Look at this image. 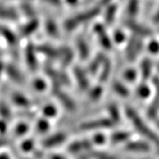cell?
<instances>
[{
	"mask_svg": "<svg viewBox=\"0 0 159 159\" xmlns=\"http://www.w3.org/2000/svg\"><path fill=\"white\" fill-rule=\"evenodd\" d=\"M157 152H158V153H159V149H158V151H157Z\"/></svg>",
	"mask_w": 159,
	"mask_h": 159,
	"instance_id": "f6af8a7d",
	"label": "cell"
},
{
	"mask_svg": "<svg viewBox=\"0 0 159 159\" xmlns=\"http://www.w3.org/2000/svg\"><path fill=\"white\" fill-rule=\"evenodd\" d=\"M100 11L101 9L99 7H93V8H91L90 10L86 11L79 13L75 16L71 17L65 21V30H68V31L75 30V28L84 24V22H87V21L95 18L100 13Z\"/></svg>",
	"mask_w": 159,
	"mask_h": 159,
	"instance_id": "7a4b0ae2",
	"label": "cell"
},
{
	"mask_svg": "<svg viewBox=\"0 0 159 159\" xmlns=\"http://www.w3.org/2000/svg\"><path fill=\"white\" fill-rule=\"evenodd\" d=\"M76 1H77V0H67V2H68V3H70V4H74V3L76 2Z\"/></svg>",
	"mask_w": 159,
	"mask_h": 159,
	"instance_id": "7bdbcfd3",
	"label": "cell"
},
{
	"mask_svg": "<svg viewBox=\"0 0 159 159\" xmlns=\"http://www.w3.org/2000/svg\"><path fill=\"white\" fill-rule=\"evenodd\" d=\"M46 30L50 34V36H52V37L58 36V29H57V26L55 25L54 21L48 20L46 22Z\"/></svg>",
	"mask_w": 159,
	"mask_h": 159,
	"instance_id": "603a6c76",
	"label": "cell"
},
{
	"mask_svg": "<svg viewBox=\"0 0 159 159\" xmlns=\"http://www.w3.org/2000/svg\"><path fill=\"white\" fill-rule=\"evenodd\" d=\"M148 50H149V52H151L152 54H157L159 52V43L157 41H152V42H149V46H148Z\"/></svg>",
	"mask_w": 159,
	"mask_h": 159,
	"instance_id": "f546056e",
	"label": "cell"
},
{
	"mask_svg": "<svg viewBox=\"0 0 159 159\" xmlns=\"http://www.w3.org/2000/svg\"><path fill=\"white\" fill-rule=\"evenodd\" d=\"M157 127H158V128H159V120H158V121H157Z\"/></svg>",
	"mask_w": 159,
	"mask_h": 159,
	"instance_id": "ee69618b",
	"label": "cell"
},
{
	"mask_svg": "<svg viewBox=\"0 0 159 159\" xmlns=\"http://www.w3.org/2000/svg\"><path fill=\"white\" fill-rule=\"evenodd\" d=\"M54 93L56 98L61 102V103L68 110H74L75 109V104L74 102L71 99L69 96H67L64 92H63L59 88L56 87L54 89Z\"/></svg>",
	"mask_w": 159,
	"mask_h": 159,
	"instance_id": "ba28073f",
	"label": "cell"
},
{
	"mask_svg": "<svg viewBox=\"0 0 159 159\" xmlns=\"http://www.w3.org/2000/svg\"><path fill=\"white\" fill-rule=\"evenodd\" d=\"M74 75L75 78L77 81L78 84L80 85V88L81 89H86L89 87V80L86 77V75L84 74V71L78 67H75L74 70Z\"/></svg>",
	"mask_w": 159,
	"mask_h": 159,
	"instance_id": "4fadbf2b",
	"label": "cell"
},
{
	"mask_svg": "<svg viewBox=\"0 0 159 159\" xmlns=\"http://www.w3.org/2000/svg\"><path fill=\"white\" fill-rule=\"evenodd\" d=\"M13 101H14L16 104L20 105V106H26V105L29 104V101H28V99H26L25 97L20 94H17L16 95V96H14Z\"/></svg>",
	"mask_w": 159,
	"mask_h": 159,
	"instance_id": "4dcf8cb0",
	"label": "cell"
},
{
	"mask_svg": "<svg viewBox=\"0 0 159 159\" xmlns=\"http://www.w3.org/2000/svg\"><path fill=\"white\" fill-rule=\"evenodd\" d=\"M141 76L144 80L149 79L152 72V62L150 59H144L140 65Z\"/></svg>",
	"mask_w": 159,
	"mask_h": 159,
	"instance_id": "9a60e30c",
	"label": "cell"
},
{
	"mask_svg": "<svg viewBox=\"0 0 159 159\" xmlns=\"http://www.w3.org/2000/svg\"><path fill=\"white\" fill-rule=\"evenodd\" d=\"M125 112L127 117L129 119L130 121L132 122L135 129L138 131L140 134L145 136L147 139H149L150 141L159 146V137L147 126V124L140 117V115L136 113V111L132 107H127Z\"/></svg>",
	"mask_w": 159,
	"mask_h": 159,
	"instance_id": "6da1fadb",
	"label": "cell"
},
{
	"mask_svg": "<svg viewBox=\"0 0 159 159\" xmlns=\"http://www.w3.org/2000/svg\"><path fill=\"white\" fill-rule=\"evenodd\" d=\"M50 159H66V158H65L64 157H63V156H61V155L54 154L50 156Z\"/></svg>",
	"mask_w": 159,
	"mask_h": 159,
	"instance_id": "ab89813d",
	"label": "cell"
},
{
	"mask_svg": "<svg viewBox=\"0 0 159 159\" xmlns=\"http://www.w3.org/2000/svg\"><path fill=\"white\" fill-rule=\"evenodd\" d=\"M66 138H67L66 134H64L63 132H58V133L51 135L49 137L45 139L42 141V144L46 148H53V147L58 146V145L64 142Z\"/></svg>",
	"mask_w": 159,
	"mask_h": 159,
	"instance_id": "52a82bcc",
	"label": "cell"
},
{
	"mask_svg": "<svg viewBox=\"0 0 159 159\" xmlns=\"http://www.w3.org/2000/svg\"><path fill=\"white\" fill-rule=\"evenodd\" d=\"M125 77L127 78V80H134L135 78H136V72H135L133 70H129L125 73Z\"/></svg>",
	"mask_w": 159,
	"mask_h": 159,
	"instance_id": "d590c367",
	"label": "cell"
},
{
	"mask_svg": "<svg viewBox=\"0 0 159 159\" xmlns=\"http://www.w3.org/2000/svg\"><path fill=\"white\" fill-rule=\"evenodd\" d=\"M116 6L115 5H111L109 8L107 9V12H106V16H105V20L107 25H111L113 22L114 19L115 17V14H116Z\"/></svg>",
	"mask_w": 159,
	"mask_h": 159,
	"instance_id": "7402d4cb",
	"label": "cell"
},
{
	"mask_svg": "<svg viewBox=\"0 0 159 159\" xmlns=\"http://www.w3.org/2000/svg\"><path fill=\"white\" fill-rule=\"evenodd\" d=\"M114 122L111 119H98L96 120L85 122L80 124L79 129L81 131H91V130L104 129V128H110L113 127Z\"/></svg>",
	"mask_w": 159,
	"mask_h": 159,
	"instance_id": "3957f363",
	"label": "cell"
},
{
	"mask_svg": "<svg viewBox=\"0 0 159 159\" xmlns=\"http://www.w3.org/2000/svg\"><path fill=\"white\" fill-rule=\"evenodd\" d=\"M22 149L23 150L25 151H30L33 149V147H34V142L32 141L31 140H25V142L22 144Z\"/></svg>",
	"mask_w": 159,
	"mask_h": 159,
	"instance_id": "836d02e7",
	"label": "cell"
},
{
	"mask_svg": "<svg viewBox=\"0 0 159 159\" xmlns=\"http://www.w3.org/2000/svg\"><path fill=\"white\" fill-rule=\"evenodd\" d=\"M93 141L97 144H102L105 141V137L102 134H98L93 137Z\"/></svg>",
	"mask_w": 159,
	"mask_h": 159,
	"instance_id": "8d00e7d4",
	"label": "cell"
},
{
	"mask_svg": "<svg viewBox=\"0 0 159 159\" xmlns=\"http://www.w3.org/2000/svg\"><path fill=\"white\" fill-rule=\"evenodd\" d=\"M136 93L137 94L142 98H146L150 94V89H149V87L145 84H140L139 86L137 89H136Z\"/></svg>",
	"mask_w": 159,
	"mask_h": 159,
	"instance_id": "cb8c5ba5",
	"label": "cell"
},
{
	"mask_svg": "<svg viewBox=\"0 0 159 159\" xmlns=\"http://www.w3.org/2000/svg\"><path fill=\"white\" fill-rule=\"evenodd\" d=\"M40 53L51 59H59L60 58V49H56L49 45H42L38 47Z\"/></svg>",
	"mask_w": 159,
	"mask_h": 159,
	"instance_id": "8fae6325",
	"label": "cell"
},
{
	"mask_svg": "<svg viewBox=\"0 0 159 159\" xmlns=\"http://www.w3.org/2000/svg\"><path fill=\"white\" fill-rule=\"evenodd\" d=\"M102 93V89L101 88L100 86H96L94 88L91 90V92L89 93V98L91 100L93 101H97L98 99H99V98L101 97Z\"/></svg>",
	"mask_w": 159,
	"mask_h": 159,
	"instance_id": "4316f807",
	"label": "cell"
},
{
	"mask_svg": "<svg viewBox=\"0 0 159 159\" xmlns=\"http://www.w3.org/2000/svg\"><path fill=\"white\" fill-rule=\"evenodd\" d=\"M47 2H50V3L54 5H59L60 4V0H45Z\"/></svg>",
	"mask_w": 159,
	"mask_h": 159,
	"instance_id": "60d3db41",
	"label": "cell"
},
{
	"mask_svg": "<svg viewBox=\"0 0 159 159\" xmlns=\"http://www.w3.org/2000/svg\"><path fill=\"white\" fill-rule=\"evenodd\" d=\"M25 59H26V63L30 67V69L32 71H35L38 67V62H37V58L34 53V47L31 44L26 47Z\"/></svg>",
	"mask_w": 159,
	"mask_h": 159,
	"instance_id": "9c48e42d",
	"label": "cell"
},
{
	"mask_svg": "<svg viewBox=\"0 0 159 159\" xmlns=\"http://www.w3.org/2000/svg\"><path fill=\"white\" fill-rule=\"evenodd\" d=\"M113 87L115 92L119 93V95H121V96L125 97L128 94V91L127 89V88H126L124 84L119 83V82H115V83H114Z\"/></svg>",
	"mask_w": 159,
	"mask_h": 159,
	"instance_id": "d4e9b609",
	"label": "cell"
},
{
	"mask_svg": "<svg viewBox=\"0 0 159 159\" xmlns=\"http://www.w3.org/2000/svg\"><path fill=\"white\" fill-rule=\"evenodd\" d=\"M9 71H10V75L13 79L17 80L16 81H21L22 80V77H21V75H20L19 71H16L15 68H13V67H9Z\"/></svg>",
	"mask_w": 159,
	"mask_h": 159,
	"instance_id": "d6a6232c",
	"label": "cell"
},
{
	"mask_svg": "<svg viewBox=\"0 0 159 159\" xmlns=\"http://www.w3.org/2000/svg\"><path fill=\"white\" fill-rule=\"evenodd\" d=\"M38 22L37 20L31 21L30 23L25 25L22 30H21V34L24 36V37H27V36H30V34L34 33L36 31V30L38 29Z\"/></svg>",
	"mask_w": 159,
	"mask_h": 159,
	"instance_id": "d6986e66",
	"label": "cell"
},
{
	"mask_svg": "<svg viewBox=\"0 0 159 159\" xmlns=\"http://www.w3.org/2000/svg\"><path fill=\"white\" fill-rule=\"evenodd\" d=\"M76 46H77L78 51H79L80 56L81 59H84L89 56V46L87 42L83 37H80L76 41Z\"/></svg>",
	"mask_w": 159,
	"mask_h": 159,
	"instance_id": "5bb4252c",
	"label": "cell"
},
{
	"mask_svg": "<svg viewBox=\"0 0 159 159\" xmlns=\"http://www.w3.org/2000/svg\"><path fill=\"white\" fill-rule=\"evenodd\" d=\"M0 159H10V158H9V157L7 156V155L5 154V153H2V154L0 155Z\"/></svg>",
	"mask_w": 159,
	"mask_h": 159,
	"instance_id": "b9f144b4",
	"label": "cell"
},
{
	"mask_svg": "<svg viewBox=\"0 0 159 159\" xmlns=\"http://www.w3.org/2000/svg\"><path fill=\"white\" fill-rule=\"evenodd\" d=\"M56 114V110L52 106H47L44 108V115L48 117H52Z\"/></svg>",
	"mask_w": 159,
	"mask_h": 159,
	"instance_id": "1f68e13d",
	"label": "cell"
},
{
	"mask_svg": "<svg viewBox=\"0 0 159 159\" xmlns=\"http://www.w3.org/2000/svg\"><path fill=\"white\" fill-rule=\"evenodd\" d=\"M153 84H154L155 87H156V89L157 91V94H159V78H153Z\"/></svg>",
	"mask_w": 159,
	"mask_h": 159,
	"instance_id": "74e56055",
	"label": "cell"
},
{
	"mask_svg": "<svg viewBox=\"0 0 159 159\" xmlns=\"http://www.w3.org/2000/svg\"><path fill=\"white\" fill-rule=\"evenodd\" d=\"M143 42L140 37L134 35L130 38L128 41L127 48H126V55L129 60H134L136 56L139 55L142 49Z\"/></svg>",
	"mask_w": 159,
	"mask_h": 159,
	"instance_id": "277c9868",
	"label": "cell"
},
{
	"mask_svg": "<svg viewBox=\"0 0 159 159\" xmlns=\"http://www.w3.org/2000/svg\"><path fill=\"white\" fill-rule=\"evenodd\" d=\"M94 31L97 37L98 38L100 44L107 50H109L111 47V41L110 39L109 36L107 34V31L103 27L102 25L98 24L94 26Z\"/></svg>",
	"mask_w": 159,
	"mask_h": 159,
	"instance_id": "8992f818",
	"label": "cell"
},
{
	"mask_svg": "<svg viewBox=\"0 0 159 159\" xmlns=\"http://www.w3.org/2000/svg\"><path fill=\"white\" fill-rule=\"evenodd\" d=\"M28 130V126H26L25 124H21V125H19L16 128V133L18 135H23L25 134V132Z\"/></svg>",
	"mask_w": 159,
	"mask_h": 159,
	"instance_id": "e575fe53",
	"label": "cell"
},
{
	"mask_svg": "<svg viewBox=\"0 0 159 159\" xmlns=\"http://www.w3.org/2000/svg\"><path fill=\"white\" fill-rule=\"evenodd\" d=\"M130 136L131 134L128 132H117L111 136V140L114 144H119L127 141L130 138Z\"/></svg>",
	"mask_w": 159,
	"mask_h": 159,
	"instance_id": "e0dca14e",
	"label": "cell"
},
{
	"mask_svg": "<svg viewBox=\"0 0 159 159\" xmlns=\"http://www.w3.org/2000/svg\"><path fill=\"white\" fill-rule=\"evenodd\" d=\"M89 157L94 159H117L112 155L103 152H93L89 155Z\"/></svg>",
	"mask_w": 159,
	"mask_h": 159,
	"instance_id": "484cf974",
	"label": "cell"
},
{
	"mask_svg": "<svg viewBox=\"0 0 159 159\" xmlns=\"http://www.w3.org/2000/svg\"><path fill=\"white\" fill-rule=\"evenodd\" d=\"M139 11V0H129L127 7V13L129 16L130 19L136 16Z\"/></svg>",
	"mask_w": 159,
	"mask_h": 159,
	"instance_id": "2e32d148",
	"label": "cell"
},
{
	"mask_svg": "<svg viewBox=\"0 0 159 159\" xmlns=\"http://www.w3.org/2000/svg\"><path fill=\"white\" fill-rule=\"evenodd\" d=\"M159 111V94L156 96L148 109V116L151 119L156 118Z\"/></svg>",
	"mask_w": 159,
	"mask_h": 159,
	"instance_id": "ac0fdd59",
	"label": "cell"
},
{
	"mask_svg": "<svg viewBox=\"0 0 159 159\" xmlns=\"http://www.w3.org/2000/svg\"><path fill=\"white\" fill-rule=\"evenodd\" d=\"M125 25L130 30H132L134 33L135 35L138 36V37H149V36L152 35V31L149 28L144 27L143 25L136 23L132 19L126 20Z\"/></svg>",
	"mask_w": 159,
	"mask_h": 159,
	"instance_id": "5b68a950",
	"label": "cell"
},
{
	"mask_svg": "<svg viewBox=\"0 0 159 159\" xmlns=\"http://www.w3.org/2000/svg\"><path fill=\"white\" fill-rule=\"evenodd\" d=\"M49 124L46 119H41L37 124V130L39 133H45L48 130Z\"/></svg>",
	"mask_w": 159,
	"mask_h": 159,
	"instance_id": "83f0119b",
	"label": "cell"
},
{
	"mask_svg": "<svg viewBox=\"0 0 159 159\" xmlns=\"http://www.w3.org/2000/svg\"><path fill=\"white\" fill-rule=\"evenodd\" d=\"M153 21H154V23L156 24H159V7L157 11L155 13L154 16H153Z\"/></svg>",
	"mask_w": 159,
	"mask_h": 159,
	"instance_id": "f35d334b",
	"label": "cell"
},
{
	"mask_svg": "<svg viewBox=\"0 0 159 159\" xmlns=\"http://www.w3.org/2000/svg\"><path fill=\"white\" fill-rule=\"evenodd\" d=\"M105 58L103 56V55L100 54V55H97L94 58V59L93 60V62L89 64V71L92 72V73H95L98 69V67L101 66V64H102L103 61H104Z\"/></svg>",
	"mask_w": 159,
	"mask_h": 159,
	"instance_id": "ffe728a7",
	"label": "cell"
},
{
	"mask_svg": "<svg viewBox=\"0 0 159 159\" xmlns=\"http://www.w3.org/2000/svg\"><path fill=\"white\" fill-rule=\"evenodd\" d=\"M109 113L111 115V119L112 121H119V114L118 108L115 105H111L109 107Z\"/></svg>",
	"mask_w": 159,
	"mask_h": 159,
	"instance_id": "f1b7e54d",
	"label": "cell"
},
{
	"mask_svg": "<svg viewBox=\"0 0 159 159\" xmlns=\"http://www.w3.org/2000/svg\"><path fill=\"white\" fill-rule=\"evenodd\" d=\"M91 147V141L89 140H79L71 143L68 147V151L71 153H77L82 150H86Z\"/></svg>",
	"mask_w": 159,
	"mask_h": 159,
	"instance_id": "7c38bea8",
	"label": "cell"
},
{
	"mask_svg": "<svg viewBox=\"0 0 159 159\" xmlns=\"http://www.w3.org/2000/svg\"><path fill=\"white\" fill-rule=\"evenodd\" d=\"M125 149L130 152H140L144 153L149 150V145L142 141H132L125 145Z\"/></svg>",
	"mask_w": 159,
	"mask_h": 159,
	"instance_id": "30bf717a",
	"label": "cell"
},
{
	"mask_svg": "<svg viewBox=\"0 0 159 159\" xmlns=\"http://www.w3.org/2000/svg\"><path fill=\"white\" fill-rule=\"evenodd\" d=\"M102 64L103 67L100 74V80L101 81H106V80L108 78L110 71H111V63L108 59H105Z\"/></svg>",
	"mask_w": 159,
	"mask_h": 159,
	"instance_id": "44dd1931",
	"label": "cell"
}]
</instances>
